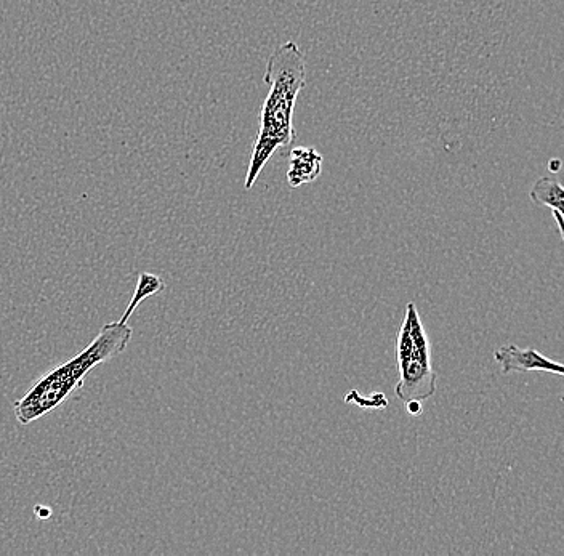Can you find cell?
Wrapping results in <instances>:
<instances>
[{"label": "cell", "mask_w": 564, "mask_h": 556, "mask_svg": "<svg viewBox=\"0 0 564 556\" xmlns=\"http://www.w3.org/2000/svg\"><path fill=\"white\" fill-rule=\"evenodd\" d=\"M323 161V156L315 148L297 146L291 153L287 182L292 188H300V186L315 182L323 170Z\"/></svg>", "instance_id": "cell-5"}, {"label": "cell", "mask_w": 564, "mask_h": 556, "mask_svg": "<svg viewBox=\"0 0 564 556\" xmlns=\"http://www.w3.org/2000/svg\"><path fill=\"white\" fill-rule=\"evenodd\" d=\"M164 289H166V283L162 281V278H159L158 274L140 273L135 294L130 300L129 307L125 308L124 315L119 319V323H129L130 316L135 313L141 302H145L148 297L161 294Z\"/></svg>", "instance_id": "cell-7"}, {"label": "cell", "mask_w": 564, "mask_h": 556, "mask_svg": "<svg viewBox=\"0 0 564 556\" xmlns=\"http://www.w3.org/2000/svg\"><path fill=\"white\" fill-rule=\"evenodd\" d=\"M348 404H358L364 409H385L388 406L387 398L383 393H374L371 398H361L358 390L351 391L350 395L345 398Z\"/></svg>", "instance_id": "cell-8"}, {"label": "cell", "mask_w": 564, "mask_h": 556, "mask_svg": "<svg viewBox=\"0 0 564 556\" xmlns=\"http://www.w3.org/2000/svg\"><path fill=\"white\" fill-rule=\"evenodd\" d=\"M34 512H36V515L39 516L41 520H47V518H50V515H52V510L47 507H42V505L36 507V510H34Z\"/></svg>", "instance_id": "cell-10"}, {"label": "cell", "mask_w": 564, "mask_h": 556, "mask_svg": "<svg viewBox=\"0 0 564 556\" xmlns=\"http://www.w3.org/2000/svg\"><path fill=\"white\" fill-rule=\"evenodd\" d=\"M529 198L540 207H548L564 220V186L552 177H542L534 183Z\"/></svg>", "instance_id": "cell-6"}, {"label": "cell", "mask_w": 564, "mask_h": 556, "mask_svg": "<svg viewBox=\"0 0 564 556\" xmlns=\"http://www.w3.org/2000/svg\"><path fill=\"white\" fill-rule=\"evenodd\" d=\"M494 359L500 366L502 374L513 372H547L560 375L564 379V364L553 361L534 348H521L515 343H507L497 348Z\"/></svg>", "instance_id": "cell-4"}, {"label": "cell", "mask_w": 564, "mask_h": 556, "mask_svg": "<svg viewBox=\"0 0 564 556\" xmlns=\"http://www.w3.org/2000/svg\"><path fill=\"white\" fill-rule=\"evenodd\" d=\"M407 411L412 415H419L422 412V403L420 401H409L406 403Z\"/></svg>", "instance_id": "cell-9"}, {"label": "cell", "mask_w": 564, "mask_h": 556, "mask_svg": "<svg viewBox=\"0 0 564 556\" xmlns=\"http://www.w3.org/2000/svg\"><path fill=\"white\" fill-rule=\"evenodd\" d=\"M132 335V327L119 321L101 327L89 347L39 377L33 387L26 391V395L13 403L18 424L25 427L31 425L66 403L77 390L84 387L87 375L95 367L121 355L132 340Z\"/></svg>", "instance_id": "cell-2"}, {"label": "cell", "mask_w": 564, "mask_h": 556, "mask_svg": "<svg viewBox=\"0 0 564 556\" xmlns=\"http://www.w3.org/2000/svg\"><path fill=\"white\" fill-rule=\"evenodd\" d=\"M305 81L307 58L299 45L289 41L276 47L268 58L263 76L270 92L258 116L257 140L244 183L247 191L254 188L257 178L276 151L294 145L297 137L294 129L295 105Z\"/></svg>", "instance_id": "cell-1"}, {"label": "cell", "mask_w": 564, "mask_h": 556, "mask_svg": "<svg viewBox=\"0 0 564 556\" xmlns=\"http://www.w3.org/2000/svg\"><path fill=\"white\" fill-rule=\"evenodd\" d=\"M399 382L395 395L403 403L432 398L438 387V375L432 366V348L427 332L414 302L407 303L406 315L399 329L398 343Z\"/></svg>", "instance_id": "cell-3"}]
</instances>
